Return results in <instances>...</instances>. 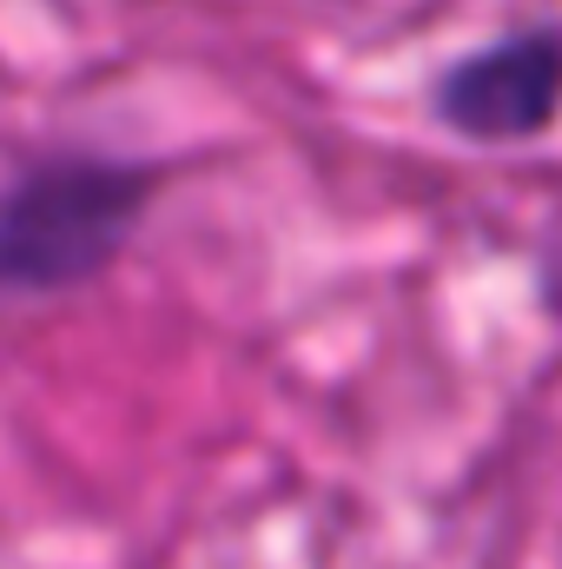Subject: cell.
I'll return each instance as SVG.
<instances>
[{
  "instance_id": "6da1fadb",
  "label": "cell",
  "mask_w": 562,
  "mask_h": 569,
  "mask_svg": "<svg viewBox=\"0 0 562 569\" xmlns=\"http://www.w3.org/2000/svg\"><path fill=\"white\" fill-rule=\"evenodd\" d=\"M152 192H159L152 166L87 159V152L13 172L0 186V291L40 298L107 272L152 206Z\"/></svg>"
},
{
  "instance_id": "3957f363",
  "label": "cell",
  "mask_w": 562,
  "mask_h": 569,
  "mask_svg": "<svg viewBox=\"0 0 562 569\" xmlns=\"http://www.w3.org/2000/svg\"><path fill=\"white\" fill-rule=\"evenodd\" d=\"M536 284H543V305L562 318V199L543 219V239H536Z\"/></svg>"
},
{
  "instance_id": "7a4b0ae2",
  "label": "cell",
  "mask_w": 562,
  "mask_h": 569,
  "mask_svg": "<svg viewBox=\"0 0 562 569\" xmlns=\"http://www.w3.org/2000/svg\"><path fill=\"white\" fill-rule=\"evenodd\" d=\"M562 113V33L556 27H516L436 80V120L456 140L510 146L536 140Z\"/></svg>"
}]
</instances>
